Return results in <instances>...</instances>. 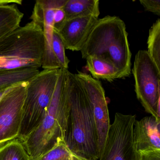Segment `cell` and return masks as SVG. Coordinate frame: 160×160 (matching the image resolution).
Segmentation results:
<instances>
[{"label":"cell","instance_id":"6da1fadb","mask_svg":"<svg viewBox=\"0 0 160 160\" xmlns=\"http://www.w3.org/2000/svg\"><path fill=\"white\" fill-rule=\"evenodd\" d=\"M71 72L60 68L47 111L38 127L22 140L30 160H36L60 138L65 139L71 107Z\"/></svg>","mask_w":160,"mask_h":160},{"label":"cell","instance_id":"7a4b0ae2","mask_svg":"<svg viewBox=\"0 0 160 160\" xmlns=\"http://www.w3.org/2000/svg\"><path fill=\"white\" fill-rule=\"evenodd\" d=\"M124 21L117 16H107L95 22L80 52L83 59L95 57L113 64L119 79L131 74L132 53Z\"/></svg>","mask_w":160,"mask_h":160},{"label":"cell","instance_id":"3957f363","mask_svg":"<svg viewBox=\"0 0 160 160\" xmlns=\"http://www.w3.org/2000/svg\"><path fill=\"white\" fill-rule=\"evenodd\" d=\"M70 78L71 107L65 142L78 156L98 160V134L92 107L75 74L71 72Z\"/></svg>","mask_w":160,"mask_h":160},{"label":"cell","instance_id":"277c9868","mask_svg":"<svg viewBox=\"0 0 160 160\" xmlns=\"http://www.w3.org/2000/svg\"><path fill=\"white\" fill-rule=\"evenodd\" d=\"M44 51L42 27L32 20L0 41V69L42 67Z\"/></svg>","mask_w":160,"mask_h":160},{"label":"cell","instance_id":"5b68a950","mask_svg":"<svg viewBox=\"0 0 160 160\" xmlns=\"http://www.w3.org/2000/svg\"><path fill=\"white\" fill-rule=\"evenodd\" d=\"M59 69L43 70L28 82L18 138H27L42 122L48 109Z\"/></svg>","mask_w":160,"mask_h":160},{"label":"cell","instance_id":"8992f818","mask_svg":"<svg viewBox=\"0 0 160 160\" xmlns=\"http://www.w3.org/2000/svg\"><path fill=\"white\" fill-rule=\"evenodd\" d=\"M132 72L137 98L147 113L160 120V69L147 50L137 52Z\"/></svg>","mask_w":160,"mask_h":160},{"label":"cell","instance_id":"52a82bcc","mask_svg":"<svg viewBox=\"0 0 160 160\" xmlns=\"http://www.w3.org/2000/svg\"><path fill=\"white\" fill-rule=\"evenodd\" d=\"M136 116L116 113L98 160H140L134 140Z\"/></svg>","mask_w":160,"mask_h":160},{"label":"cell","instance_id":"ba28073f","mask_svg":"<svg viewBox=\"0 0 160 160\" xmlns=\"http://www.w3.org/2000/svg\"><path fill=\"white\" fill-rule=\"evenodd\" d=\"M28 82L14 86L0 100V145L18 138Z\"/></svg>","mask_w":160,"mask_h":160},{"label":"cell","instance_id":"9c48e42d","mask_svg":"<svg viewBox=\"0 0 160 160\" xmlns=\"http://www.w3.org/2000/svg\"><path fill=\"white\" fill-rule=\"evenodd\" d=\"M75 75L85 90L92 107L98 134V152L100 157L104 147L110 125L104 89L101 82L90 75L78 71Z\"/></svg>","mask_w":160,"mask_h":160},{"label":"cell","instance_id":"30bf717a","mask_svg":"<svg viewBox=\"0 0 160 160\" xmlns=\"http://www.w3.org/2000/svg\"><path fill=\"white\" fill-rule=\"evenodd\" d=\"M66 0L36 1L31 19L42 27L44 38V51L42 67L45 69H60L52 50L54 32V16L55 10L62 7Z\"/></svg>","mask_w":160,"mask_h":160},{"label":"cell","instance_id":"8fae6325","mask_svg":"<svg viewBox=\"0 0 160 160\" xmlns=\"http://www.w3.org/2000/svg\"><path fill=\"white\" fill-rule=\"evenodd\" d=\"M98 18L92 16L66 20L57 30L65 49L80 51Z\"/></svg>","mask_w":160,"mask_h":160},{"label":"cell","instance_id":"7c38bea8","mask_svg":"<svg viewBox=\"0 0 160 160\" xmlns=\"http://www.w3.org/2000/svg\"><path fill=\"white\" fill-rule=\"evenodd\" d=\"M133 135L138 152L160 150V120L151 116L136 120Z\"/></svg>","mask_w":160,"mask_h":160},{"label":"cell","instance_id":"4fadbf2b","mask_svg":"<svg viewBox=\"0 0 160 160\" xmlns=\"http://www.w3.org/2000/svg\"><path fill=\"white\" fill-rule=\"evenodd\" d=\"M99 3V0H66L62 7L66 20L89 16L98 18L100 14Z\"/></svg>","mask_w":160,"mask_h":160},{"label":"cell","instance_id":"5bb4252c","mask_svg":"<svg viewBox=\"0 0 160 160\" xmlns=\"http://www.w3.org/2000/svg\"><path fill=\"white\" fill-rule=\"evenodd\" d=\"M39 72L40 70L36 68L0 69V92L20 83L28 82Z\"/></svg>","mask_w":160,"mask_h":160},{"label":"cell","instance_id":"9a60e30c","mask_svg":"<svg viewBox=\"0 0 160 160\" xmlns=\"http://www.w3.org/2000/svg\"><path fill=\"white\" fill-rule=\"evenodd\" d=\"M23 17L17 4L0 5V41L20 27Z\"/></svg>","mask_w":160,"mask_h":160},{"label":"cell","instance_id":"2e32d148","mask_svg":"<svg viewBox=\"0 0 160 160\" xmlns=\"http://www.w3.org/2000/svg\"><path fill=\"white\" fill-rule=\"evenodd\" d=\"M86 59V68L94 79H103L108 82L119 79L118 70L110 62L95 57H88Z\"/></svg>","mask_w":160,"mask_h":160},{"label":"cell","instance_id":"e0dca14e","mask_svg":"<svg viewBox=\"0 0 160 160\" xmlns=\"http://www.w3.org/2000/svg\"><path fill=\"white\" fill-rule=\"evenodd\" d=\"M0 160H30L22 141L16 138L0 145Z\"/></svg>","mask_w":160,"mask_h":160},{"label":"cell","instance_id":"ac0fdd59","mask_svg":"<svg viewBox=\"0 0 160 160\" xmlns=\"http://www.w3.org/2000/svg\"><path fill=\"white\" fill-rule=\"evenodd\" d=\"M36 160H87L75 154L67 146L65 139L59 138L52 148Z\"/></svg>","mask_w":160,"mask_h":160},{"label":"cell","instance_id":"d6986e66","mask_svg":"<svg viewBox=\"0 0 160 160\" xmlns=\"http://www.w3.org/2000/svg\"><path fill=\"white\" fill-rule=\"evenodd\" d=\"M149 55L160 69V19L158 18L151 27L148 42Z\"/></svg>","mask_w":160,"mask_h":160},{"label":"cell","instance_id":"ffe728a7","mask_svg":"<svg viewBox=\"0 0 160 160\" xmlns=\"http://www.w3.org/2000/svg\"><path fill=\"white\" fill-rule=\"evenodd\" d=\"M53 54L61 68L68 69L70 60L65 54V48L63 42L58 32L54 29L52 41Z\"/></svg>","mask_w":160,"mask_h":160},{"label":"cell","instance_id":"44dd1931","mask_svg":"<svg viewBox=\"0 0 160 160\" xmlns=\"http://www.w3.org/2000/svg\"><path fill=\"white\" fill-rule=\"evenodd\" d=\"M140 4L147 12H150L156 15H160V0H140Z\"/></svg>","mask_w":160,"mask_h":160},{"label":"cell","instance_id":"7402d4cb","mask_svg":"<svg viewBox=\"0 0 160 160\" xmlns=\"http://www.w3.org/2000/svg\"><path fill=\"white\" fill-rule=\"evenodd\" d=\"M66 20V16L62 7L56 9L54 16V29H58Z\"/></svg>","mask_w":160,"mask_h":160},{"label":"cell","instance_id":"603a6c76","mask_svg":"<svg viewBox=\"0 0 160 160\" xmlns=\"http://www.w3.org/2000/svg\"><path fill=\"white\" fill-rule=\"evenodd\" d=\"M140 160H160V150L138 152Z\"/></svg>","mask_w":160,"mask_h":160},{"label":"cell","instance_id":"cb8c5ba5","mask_svg":"<svg viewBox=\"0 0 160 160\" xmlns=\"http://www.w3.org/2000/svg\"><path fill=\"white\" fill-rule=\"evenodd\" d=\"M21 0H0V5H7L10 4H17L21 5L22 3Z\"/></svg>","mask_w":160,"mask_h":160},{"label":"cell","instance_id":"d4e9b609","mask_svg":"<svg viewBox=\"0 0 160 160\" xmlns=\"http://www.w3.org/2000/svg\"><path fill=\"white\" fill-rule=\"evenodd\" d=\"M12 88H9L5 90L4 91H2L0 92V100H1L2 98V96L4 95V94H5V93H6V92Z\"/></svg>","mask_w":160,"mask_h":160}]
</instances>
